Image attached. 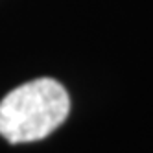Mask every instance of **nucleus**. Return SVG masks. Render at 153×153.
I'll return each instance as SVG.
<instances>
[{
	"instance_id": "f257e3e1",
	"label": "nucleus",
	"mask_w": 153,
	"mask_h": 153,
	"mask_svg": "<svg viewBox=\"0 0 153 153\" xmlns=\"http://www.w3.org/2000/svg\"><path fill=\"white\" fill-rule=\"evenodd\" d=\"M68 111L70 98L59 81H28L0 102V135L9 144L42 140L67 120Z\"/></svg>"
}]
</instances>
